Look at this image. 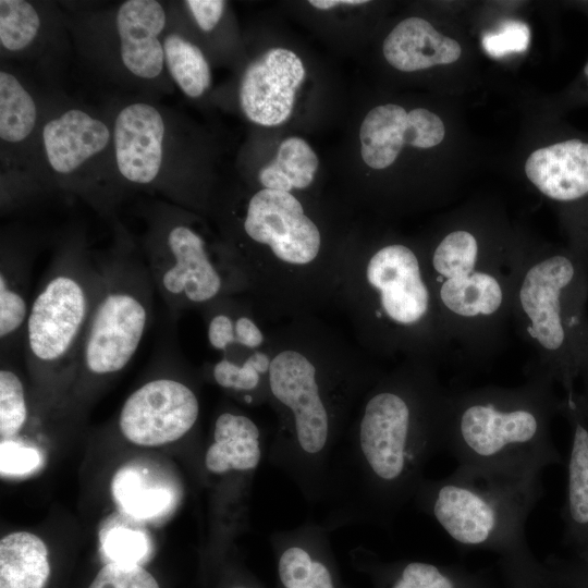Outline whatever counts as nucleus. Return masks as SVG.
Masks as SVG:
<instances>
[{"mask_svg": "<svg viewBox=\"0 0 588 588\" xmlns=\"http://www.w3.org/2000/svg\"><path fill=\"white\" fill-rule=\"evenodd\" d=\"M111 489L120 507L137 519L161 516L175 501L170 487L154 482L135 467H123L117 471Z\"/></svg>", "mask_w": 588, "mask_h": 588, "instance_id": "30", "label": "nucleus"}, {"mask_svg": "<svg viewBox=\"0 0 588 588\" xmlns=\"http://www.w3.org/2000/svg\"><path fill=\"white\" fill-rule=\"evenodd\" d=\"M579 378H581L584 382V391L579 393V396L585 407L588 409V341L586 345V351H585V356H584Z\"/></svg>", "mask_w": 588, "mask_h": 588, "instance_id": "38", "label": "nucleus"}, {"mask_svg": "<svg viewBox=\"0 0 588 588\" xmlns=\"http://www.w3.org/2000/svg\"><path fill=\"white\" fill-rule=\"evenodd\" d=\"M439 315L457 358L486 367L504 347L524 248L491 244L470 229L420 246Z\"/></svg>", "mask_w": 588, "mask_h": 588, "instance_id": "6", "label": "nucleus"}, {"mask_svg": "<svg viewBox=\"0 0 588 588\" xmlns=\"http://www.w3.org/2000/svg\"><path fill=\"white\" fill-rule=\"evenodd\" d=\"M88 588H159L155 577L138 564L110 562Z\"/></svg>", "mask_w": 588, "mask_h": 588, "instance_id": "34", "label": "nucleus"}, {"mask_svg": "<svg viewBox=\"0 0 588 588\" xmlns=\"http://www.w3.org/2000/svg\"><path fill=\"white\" fill-rule=\"evenodd\" d=\"M516 387L485 385L450 391L443 451L458 467L517 477H541L559 463L551 422L562 399L554 381L529 364Z\"/></svg>", "mask_w": 588, "mask_h": 588, "instance_id": "5", "label": "nucleus"}, {"mask_svg": "<svg viewBox=\"0 0 588 588\" xmlns=\"http://www.w3.org/2000/svg\"><path fill=\"white\" fill-rule=\"evenodd\" d=\"M168 23L162 36L164 65L174 85L187 99L199 100L212 84L211 65L188 28L176 1H168Z\"/></svg>", "mask_w": 588, "mask_h": 588, "instance_id": "26", "label": "nucleus"}, {"mask_svg": "<svg viewBox=\"0 0 588 588\" xmlns=\"http://www.w3.org/2000/svg\"><path fill=\"white\" fill-rule=\"evenodd\" d=\"M196 390L176 377L154 378L128 395L118 418L123 437L139 446L179 441L197 426Z\"/></svg>", "mask_w": 588, "mask_h": 588, "instance_id": "17", "label": "nucleus"}, {"mask_svg": "<svg viewBox=\"0 0 588 588\" xmlns=\"http://www.w3.org/2000/svg\"><path fill=\"white\" fill-rule=\"evenodd\" d=\"M450 390L438 364L404 359L364 394L329 461L320 523L389 529L443 451Z\"/></svg>", "mask_w": 588, "mask_h": 588, "instance_id": "1", "label": "nucleus"}, {"mask_svg": "<svg viewBox=\"0 0 588 588\" xmlns=\"http://www.w3.org/2000/svg\"><path fill=\"white\" fill-rule=\"evenodd\" d=\"M36 179L41 197L62 193L81 198L110 222L132 194L118 173L113 131L103 105L94 107L51 93L40 127Z\"/></svg>", "mask_w": 588, "mask_h": 588, "instance_id": "11", "label": "nucleus"}, {"mask_svg": "<svg viewBox=\"0 0 588 588\" xmlns=\"http://www.w3.org/2000/svg\"><path fill=\"white\" fill-rule=\"evenodd\" d=\"M586 258H587V264H588V254L586 255Z\"/></svg>", "mask_w": 588, "mask_h": 588, "instance_id": "41", "label": "nucleus"}, {"mask_svg": "<svg viewBox=\"0 0 588 588\" xmlns=\"http://www.w3.org/2000/svg\"><path fill=\"white\" fill-rule=\"evenodd\" d=\"M110 223L113 242L98 255L100 285L76 373L82 381L121 372L135 356L152 318L156 290L138 242L119 218Z\"/></svg>", "mask_w": 588, "mask_h": 588, "instance_id": "14", "label": "nucleus"}, {"mask_svg": "<svg viewBox=\"0 0 588 588\" xmlns=\"http://www.w3.org/2000/svg\"><path fill=\"white\" fill-rule=\"evenodd\" d=\"M72 41L59 2L0 1V62L16 65L40 84L62 88Z\"/></svg>", "mask_w": 588, "mask_h": 588, "instance_id": "16", "label": "nucleus"}, {"mask_svg": "<svg viewBox=\"0 0 588 588\" xmlns=\"http://www.w3.org/2000/svg\"><path fill=\"white\" fill-rule=\"evenodd\" d=\"M0 347L1 356L23 348L32 305L30 273L34 241L16 229L2 230L0 245Z\"/></svg>", "mask_w": 588, "mask_h": 588, "instance_id": "21", "label": "nucleus"}, {"mask_svg": "<svg viewBox=\"0 0 588 588\" xmlns=\"http://www.w3.org/2000/svg\"><path fill=\"white\" fill-rule=\"evenodd\" d=\"M530 40L529 27L518 21H507L497 30L486 33L482 37L485 51L493 58H501L513 52H523Z\"/></svg>", "mask_w": 588, "mask_h": 588, "instance_id": "35", "label": "nucleus"}, {"mask_svg": "<svg viewBox=\"0 0 588 588\" xmlns=\"http://www.w3.org/2000/svg\"><path fill=\"white\" fill-rule=\"evenodd\" d=\"M100 277L83 230L66 233L32 299L24 333L23 354L41 382L76 378Z\"/></svg>", "mask_w": 588, "mask_h": 588, "instance_id": "12", "label": "nucleus"}, {"mask_svg": "<svg viewBox=\"0 0 588 588\" xmlns=\"http://www.w3.org/2000/svg\"><path fill=\"white\" fill-rule=\"evenodd\" d=\"M308 3L318 10H331L341 7H359L368 3L366 0H310Z\"/></svg>", "mask_w": 588, "mask_h": 588, "instance_id": "37", "label": "nucleus"}, {"mask_svg": "<svg viewBox=\"0 0 588 588\" xmlns=\"http://www.w3.org/2000/svg\"><path fill=\"white\" fill-rule=\"evenodd\" d=\"M319 167V159L311 146L302 137L290 136L282 140L275 158L257 174L262 188L294 193L309 188Z\"/></svg>", "mask_w": 588, "mask_h": 588, "instance_id": "29", "label": "nucleus"}, {"mask_svg": "<svg viewBox=\"0 0 588 588\" xmlns=\"http://www.w3.org/2000/svg\"><path fill=\"white\" fill-rule=\"evenodd\" d=\"M445 134L442 120L425 108L407 112L394 103L380 105L365 115L359 128L360 156L375 170L390 167L405 145L428 149Z\"/></svg>", "mask_w": 588, "mask_h": 588, "instance_id": "19", "label": "nucleus"}, {"mask_svg": "<svg viewBox=\"0 0 588 588\" xmlns=\"http://www.w3.org/2000/svg\"><path fill=\"white\" fill-rule=\"evenodd\" d=\"M314 315L271 329L267 461L309 505H320L330 457L359 401L384 372Z\"/></svg>", "mask_w": 588, "mask_h": 588, "instance_id": "2", "label": "nucleus"}, {"mask_svg": "<svg viewBox=\"0 0 588 588\" xmlns=\"http://www.w3.org/2000/svg\"><path fill=\"white\" fill-rule=\"evenodd\" d=\"M50 575L48 550L34 534L16 531L0 541V588H44Z\"/></svg>", "mask_w": 588, "mask_h": 588, "instance_id": "27", "label": "nucleus"}, {"mask_svg": "<svg viewBox=\"0 0 588 588\" xmlns=\"http://www.w3.org/2000/svg\"><path fill=\"white\" fill-rule=\"evenodd\" d=\"M330 535L320 522L307 520L269 536L278 588H344Z\"/></svg>", "mask_w": 588, "mask_h": 588, "instance_id": "20", "label": "nucleus"}, {"mask_svg": "<svg viewBox=\"0 0 588 588\" xmlns=\"http://www.w3.org/2000/svg\"><path fill=\"white\" fill-rule=\"evenodd\" d=\"M199 311L208 344L220 359L240 364L271 345V329L246 294L223 297Z\"/></svg>", "mask_w": 588, "mask_h": 588, "instance_id": "22", "label": "nucleus"}, {"mask_svg": "<svg viewBox=\"0 0 588 588\" xmlns=\"http://www.w3.org/2000/svg\"><path fill=\"white\" fill-rule=\"evenodd\" d=\"M584 72L588 76V63L585 65Z\"/></svg>", "mask_w": 588, "mask_h": 588, "instance_id": "40", "label": "nucleus"}, {"mask_svg": "<svg viewBox=\"0 0 588 588\" xmlns=\"http://www.w3.org/2000/svg\"><path fill=\"white\" fill-rule=\"evenodd\" d=\"M74 53L99 81L123 95L161 100L172 84L163 58L168 1H61Z\"/></svg>", "mask_w": 588, "mask_h": 588, "instance_id": "10", "label": "nucleus"}, {"mask_svg": "<svg viewBox=\"0 0 588 588\" xmlns=\"http://www.w3.org/2000/svg\"><path fill=\"white\" fill-rule=\"evenodd\" d=\"M271 345L241 364L223 359L205 365L204 372L220 389L247 406L268 405Z\"/></svg>", "mask_w": 588, "mask_h": 588, "instance_id": "28", "label": "nucleus"}, {"mask_svg": "<svg viewBox=\"0 0 588 588\" xmlns=\"http://www.w3.org/2000/svg\"><path fill=\"white\" fill-rule=\"evenodd\" d=\"M231 588H260L258 585L256 584H240V585H236V586H233Z\"/></svg>", "mask_w": 588, "mask_h": 588, "instance_id": "39", "label": "nucleus"}, {"mask_svg": "<svg viewBox=\"0 0 588 588\" xmlns=\"http://www.w3.org/2000/svg\"><path fill=\"white\" fill-rule=\"evenodd\" d=\"M588 264L576 248L525 250L512 295L511 326L534 350L530 364L572 397L588 341Z\"/></svg>", "mask_w": 588, "mask_h": 588, "instance_id": "8", "label": "nucleus"}, {"mask_svg": "<svg viewBox=\"0 0 588 588\" xmlns=\"http://www.w3.org/2000/svg\"><path fill=\"white\" fill-rule=\"evenodd\" d=\"M209 215L266 321L314 315L333 303L353 233L340 232L294 193L259 188L213 196Z\"/></svg>", "mask_w": 588, "mask_h": 588, "instance_id": "3", "label": "nucleus"}, {"mask_svg": "<svg viewBox=\"0 0 588 588\" xmlns=\"http://www.w3.org/2000/svg\"><path fill=\"white\" fill-rule=\"evenodd\" d=\"M382 52L388 63L402 72H415L455 62L460 44L439 33L428 21L412 16L401 21L388 34Z\"/></svg>", "mask_w": 588, "mask_h": 588, "instance_id": "25", "label": "nucleus"}, {"mask_svg": "<svg viewBox=\"0 0 588 588\" xmlns=\"http://www.w3.org/2000/svg\"><path fill=\"white\" fill-rule=\"evenodd\" d=\"M103 107L112 123L118 173L127 191L209 215L216 188L207 145L191 122L143 96L114 94Z\"/></svg>", "mask_w": 588, "mask_h": 588, "instance_id": "7", "label": "nucleus"}, {"mask_svg": "<svg viewBox=\"0 0 588 588\" xmlns=\"http://www.w3.org/2000/svg\"><path fill=\"white\" fill-rule=\"evenodd\" d=\"M350 554L355 566L377 576L384 588H457L452 576L432 563L407 561L380 565L364 547L353 549Z\"/></svg>", "mask_w": 588, "mask_h": 588, "instance_id": "31", "label": "nucleus"}, {"mask_svg": "<svg viewBox=\"0 0 588 588\" xmlns=\"http://www.w3.org/2000/svg\"><path fill=\"white\" fill-rule=\"evenodd\" d=\"M56 88L21 68L0 62L1 213L38 201L37 148L46 106Z\"/></svg>", "mask_w": 588, "mask_h": 588, "instance_id": "15", "label": "nucleus"}, {"mask_svg": "<svg viewBox=\"0 0 588 588\" xmlns=\"http://www.w3.org/2000/svg\"><path fill=\"white\" fill-rule=\"evenodd\" d=\"M138 245L156 292L174 317L223 297L248 293L247 278L231 248L212 234L204 215L164 199L139 204Z\"/></svg>", "mask_w": 588, "mask_h": 588, "instance_id": "9", "label": "nucleus"}, {"mask_svg": "<svg viewBox=\"0 0 588 588\" xmlns=\"http://www.w3.org/2000/svg\"><path fill=\"white\" fill-rule=\"evenodd\" d=\"M572 431L567 465V492L564 504L566 538L588 541V409L579 393L563 397L560 407Z\"/></svg>", "mask_w": 588, "mask_h": 588, "instance_id": "24", "label": "nucleus"}, {"mask_svg": "<svg viewBox=\"0 0 588 588\" xmlns=\"http://www.w3.org/2000/svg\"><path fill=\"white\" fill-rule=\"evenodd\" d=\"M543 493L541 477H517L456 466L425 478L413 499L461 547L527 551L525 525Z\"/></svg>", "mask_w": 588, "mask_h": 588, "instance_id": "13", "label": "nucleus"}, {"mask_svg": "<svg viewBox=\"0 0 588 588\" xmlns=\"http://www.w3.org/2000/svg\"><path fill=\"white\" fill-rule=\"evenodd\" d=\"M101 543L110 561L121 564L139 565L150 550L149 540L143 531L122 526L108 530Z\"/></svg>", "mask_w": 588, "mask_h": 588, "instance_id": "33", "label": "nucleus"}, {"mask_svg": "<svg viewBox=\"0 0 588 588\" xmlns=\"http://www.w3.org/2000/svg\"><path fill=\"white\" fill-rule=\"evenodd\" d=\"M527 179L547 198L562 204L588 196V143L568 139L531 152Z\"/></svg>", "mask_w": 588, "mask_h": 588, "instance_id": "23", "label": "nucleus"}, {"mask_svg": "<svg viewBox=\"0 0 588 588\" xmlns=\"http://www.w3.org/2000/svg\"><path fill=\"white\" fill-rule=\"evenodd\" d=\"M305 77V65L293 50L274 47L264 51L238 76L236 99L242 114L260 126L285 123Z\"/></svg>", "mask_w": 588, "mask_h": 588, "instance_id": "18", "label": "nucleus"}, {"mask_svg": "<svg viewBox=\"0 0 588 588\" xmlns=\"http://www.w3.org/2000/svg\"><path fill=\"white\" fill-rule=\"evenodd\" d=\"M27 420L25 389L21 377L8 366L0 370V434L2 440L15 437Z\"/></svg>", "mask_w": 588, "mask_h": 588, "instance_id": "32", "label": "nucleus"}, {"mask_svg": "<svg viewBox=\"0 0 588 588\" xmlns=\"http://www.w3.org/2000/svg\"><path fill=\"white\" fill-rule=\"evenodd\" d=\"M42 462L40 453L10 440H1L0 469L2 476H22L36 470Z\"/></svg>", "mask_w": 588, "mask_h": 588, "instance_id": "36", "label": "nucleus"}, {"mask_svg": "<svg viewBox=\"0 0 588 588\" xmlns=\"http://www.w3.org/2000/svg\"><path fill=\"white\" fill-rule=\"evenodd\" d=\"M333 303L347 315L358 346L375 359L439 364L453 357L418 245L353 234Z\"/></svg>", "mask_w": 588, "mask_h": 588, "instance_id": "4", "label": "nucleus"}]
</instances>
